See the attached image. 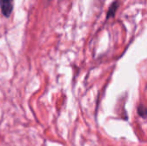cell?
Here are the masks:
<instances>
[{"label":"cell","mask_w":147,"mask_h":146,"mask_svg":"<svg viewBox=\"0 0 147 146\" xmlns=\"http://www.w3.org/2000/svg\"><path fill=\"white\" fill-rule=\"evenodd\" d=\"M14 9V0H0V9L4 17L9 18Z\"/></svg>","instance_id":"cell-1"},{"label":"cell","mask_w":147,"mask_h":146,"mask_svg":"<svg viewBox=\"0 0 147 146\" xmlns=\"http://www.w3.org/2000/svg\"><path fill=\"white\" fill-rule=\"evenodd\" d=\"M119 6H120V3H119V1L118 0L114 1L111 3V5L109 6V8L108 9V12H107V16H106V19L107 20L109 19L110 17H114L115 16V13H116Z\"/></svg>","instance_id":"cell-2"},{"label":"cell","mask_w":147,"mask_h":146,"mask_svg":"<svg viewBox=\"0 0 147 146\" xmlns=\"http://www.w3.org/2000/svg\"><path fill=\"white\" fill-rule=\"evenodd\" d=\"M44 1V4L46 5V6H47L49 3H50V2H51V0H43Z\"/></svg>","instance_id":"cell-3"},{"label":"cell","mask_w":147,"mask_h":146,"mask_svg":"<svg viewBox=\"0 0 147 146\" xmlns=\"http://www.w3.org/2000/svg\"><path fill=\"white\" fill-rule=\"evenodd\" d=\"M59 1H62V0H59Z\"/></svg>","instance_id":"cell-4"}]
</instances>
